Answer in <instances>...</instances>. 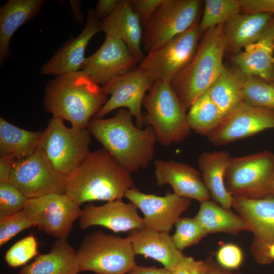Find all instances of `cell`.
<instances>
[{"label":"cell","instance_id":"21","mask_svg":"<svg viewBox=\"0 0 274 274\" xmlns=\"http://www.w3.org/2000/svg\"><path fill=\"white\" fill-rule=\"evenodd\" d=\"M127 237L135 255L153 259L171 271L185 256L176 247L169 233L146 227L129 231Z\"/></svg>","mask_w":274,"mask_h":274},{"label":"cell","instance_id":"31","mask_svg":"<svg viewBox=\"0 0 274 274\" xmlns=\"http://www.w3.org/2000/svg\"><path fill=\"white\" fill-rule=\"evenodd\" d=\"M224 117L208 91L197 98L187 112L190 129L207 136L218 126Z\"/></svg>","mask_w":274,"mask_h":274},{"label":"cell","instance_id":"8","mask_svg":"<svg viewBox=\"0 0 274 274\" xmlns=\"http://www.w3.org/2000/svg\"><path fill=\"white\" fill-rule=\"evenodd\" d=\"M90 136L87 128L67 127L62 119L52 117L43 130L40 147L54 167L68 176L91 152Z\"/></svg>","mask_w":274,"mask_h":274},{"label":"cell","instance_id":"42","mask_svg":"<svg viewBox=\"0 0 274 274\" xmlns=\"http://www.w3.org/2000/svg\"><path fill=\"white\" fill-rule=\"evenodd\" d=\"M172 272L174 274H206L204 262L185 256Z\"/></svg>","mask_w":274,"mask_h":274},{"label":"cell","instance_id":"37","mask_svg":"<svg viewBox=\"0 0 274 274\" xmlns=\"http://www.w3.org/2000/svg\"><path fill=\"white\" fill-rule=\"evenodd\" d=\"M33 226V222L23 210L11 215H0V246L21 231Z\"/></svg>","mask_w":274,"mask_h":274},{"label":"cell","instance_id":"1","mask_svg":"<svg viewBox=\"0 0 274 274\" xmlns=\"http://www.w3.org/2000/svg\"><path fill=\"white\" fill-rule=\"evenodd\" d=\"M128 110L119 109L110 118L93 117L87 129L130 174L145 168L152 160L156 136L153 128L135 126Z\"/></svg>","mask_w":274,"mask_h":274},{"label":"cell","instance_id":"41","mask_svg":"<svg viewBox=\"0 0 274 274\" xmlns=\"http://www.w3.org/2000/svg\"><path fill=\"white\" fill-rule=\"evenodd\" d=\"M240 13L274 15V0H240Z\"/></svg>","mask_w":274,"mask_h":274},{"label":"cell","instance_id":"33","mask_svg":"<svg viewBox=\"0 0 274 274\" xmlns=\"http://www.w3.org/2000/svg\"><path fill=\"white\" fill-rule=\"evenodd\" d=\"M243 96L247 103L274 110V83L256 76H245Z\"/></svg>","mask_w":274,"mask_h":274},{"label":"cell","instance_id":"22","mask_svg":"<svg viewBox=\"0 0 274 274\" xmlns=\"http://www.w3.org/2000/svg\"><path fill=\"white\" fill-rule=\"evenodd\" d=\"M142 28L130 0H120L112 14L100 22V31L124 42L140 63L145 57L141 49Z\"/></svg>","mask_w":274,"mask_h":274},{"label":"cell","instance_id":"45","mask_svg":"<svg viewBox=\"0 0 274 274\" xmlns=\"http://www.w3.org/2000/svg\"><path fill=\"white\" fill-rule=\"evenodd\" d=\"M172 271L164 267L136 265L128 274H172Z\"/></svg>","mask_w":274,"mask_h":274},{"label":"cell","instance_id":"12","mask_svg":"<svg viewBox=\"0 0 274 274\" xmlns=\"http://www.w3.org/2000/svg\"><path fill=\"white\" fill-rule=\"evenodd\" d=\"M23 211L39 230L61 238H67L82 209L65 194L50 193L28 199Z\"/></svg>","mask_w":274,"mask_h":274},{"label":"cell","instance_id":"4","mask_svg":"<svg viewBox=\"0 0 274 274\" xmlns=\"http://www.w3.org/2000/svg\"><path fill=\"white\" fill-rule=\"evenodd\" d=\"M225 50L224 24L211 28L204 32L190 62L170 83L186 111L225 70Z\"/></svg>","mask_w":274,"mask_h":274},{"label":"cell","instance_id":"44","mask_svg":"<svg viewBox=\"0 0 274 274\" xmlns=\"http://www.w3.org/2000/svg\"><path fill=\"white\" fill-rule=\"evenodd\" d=\"M18 159L10 156L0 157V182H9L10 177Z\"/></svg>","mask_w":274,"mask_h":274},{"label":"cell","instance_id":"25","mask_svg":"<svg viewBox=\"0 0 274 274\" xmlns=\"http://www.w3.org/2000/svg\"><path fill=\"white\" fill-rule=\"evenodd\" d=\"M43 0H9L0 8V63L10 56V44L15 31L34 18L43 8Z\"/></svg>","mask_w":274,"mask_h":274},{"label":"cell","instance_id":"28","mask_svg":"<svg viewBox=\"0 0 274 274\" xmlns=\"http://www.w3.org/2000/svg\"><path fill=\"white\" fill-rule=\"evenodd\" d=\"M200 203L195 218L208 234L223 232L235 235L242 231H250L245 220L230 209L224 208L211 199Z\"/></svg>","mask_w":274,"mask_h":274},{"label":"cell","instance_id":"40","mask_svg":"<svg viewBox=\"0 0 274 274\" xmlns=\"http://www.w3.org/2000/svg\"><path fill=\"white\" fill-rule=\"evenodd\" d=\"M251 252L255 260L262 264L274 262V242H259L253 241Z\"/></svg>","mask_w":274,"mask_h":274},{"label":"cell","instance_id":"29","mask_svg":"<svg viewBox=\"0 0 274 274\" xmlns=\"http://www.w3.org/2000/svg\"><path fill=\"white\" fill-rule=\"evenodd\" d=\"M43 131H32L17 127L0 118V154L18 160L26 158L40 148Z\"/></svg>","mask_w":274,"mask_h":274},{"label":"cell","instance_id":"18","mask_svg":"<svg viewBox=\"0 0 274 274\" xmlns=\"http://www.w3.org/2000/svg\"><path fill=\"white\" fill-rule=\"evenodd\" d=\"M100 31L99 19L89 9L85 27L79 35L70 39L42 66L41 73L55 76L81 70L86 48L91 38Z\"/></svg>","mask_w":274,"mask_h":274},{"label":"cell","instance_id":"34","mask_svg":"<svg viewBox=\"0 0 274 274\" xmlns=\"http://www.w3.org/2000/svg\"><path fill=\"white\" fill-rule=\"evenodd\" d=\"M175 225L176 230L172 239L176 247L181 252L198 243L208 234L195 217H180Z\"/></svg>","mask_w":274,"mask_h":274},{"label":"cell","instance_id":"43","mask_svg":"<svg viewBox=\"0 0 274 274\" xmlns=\"http://www.w3.org/2000/svg\"><path fill=\"white\" fill-rule=\"evenodd\" d=\"M120 0H100L98 2L95 14L98 19L109 17L117 8Z\"/></svg>","mask_w":274,"mask_h":274},{"label":"cell","instance_id":"26","mask_svg":"<svg viewBox=\"0 0 274 274\" xmlns=\"http://www.w3.org/2000/svg\"><path fill=\"white\" fill-rule=\"evenodd\" d=\"M231 157L226 151L206 152L198 157L202 181L214 201L227 209L232 206L233 196L228 191L225 176Z\"/></svg>","mask_w":274,"mask_h":274},{"label":"cell","instance_id":"15","mask_svg":"<svg viewBox=\"0 0 274 274\" xmlns=\"http://www.w3.org/2000/svg\"><path fill=\"white\" fill-rule=\"evenodd\" d=\"M138 62L124 42L106 36L98 49L86 57L81 70L102 87L133 71Z\"/></svg>","mask_w":274,"mask_h":274},{"label":"cell","instance_id":"11","mask_svg":"<svg viewBox=\"0 0 274 274\" xmlns=\"http://www.w3.org/2000/svg\"><path fill=\"white\" fill-rule=\"evenodd\" d=\"M67 177L54 167L40 147L29 156L17 160L9 182L29 199L50 193L65 194Z\"/></svg>","mask_w":274,"mask_h":274},{"label":"cell","instance_id":"2","mask_svg":"<svg viewBox=\"0 0 274 274\" xmlns=\"http://www.w3.org/2000/svg\"><path fill=\"white\" fill-rule=\"evenodd\" d=\"M133 185L131 174L103 148L91 152L68 176L65 194L80 206L95 200L122 199Z\"/></svg>","mask_w":274,"mask_h":274},{"label":"cell","instance_id":"14","mask_svg":"<svg viewBox=\"0 0 274 274\" xmlns=\"http://www.w3.org/2000/svg\"><path fill=\"white\" fill-rule=\"evenodd\" d=\"M271 128H274V110L243 101L207 137L213 145L222 146Z\"/></svg>","mask_w":274,"mask_h":274},{"label":"cell","instance_id":"36","mask_svg":"<svg viewBox=\"0 0 274 274\" xmlns=\"http://www.w3.org/2000/svg\"><path fill=\"white\" fill-rule=\"evenodd\" d=\"M28 199L11 182H0V215H9L23 211Z\"/></svg>","mask_w":274,"mask_h":274},{"label":"cell","instance_id":"6","mask_svg":"<svg viewBox=\"0 0 274 274\" xmlns=\"http://www.w3.org/2000/svg\"><path fill=\"white\" fill-rule=\"evenodd\" d=\"M80 271L95 274H127L136 265L129 238L95 230L76 251Z\"/></svg>","mask_w":274,"mask_h":274},{"label":"cell","instance_id":"7","mask_svg":"<svg viewBox=\"0 0 274 274\" xmlns=\"http://www.w3.org/2000/svg\"><path fill=\"white\" fill-rule=\"evenodd\" d=\"M274 153L263 150L232 157L226 169L225 182L233 197L257 198L274 193Z\"/></svg>","mask_w":274,"mask_h":274},{"label":"cell","instance_id":"39","mask_svg":"<svg viewBox=\"0 0 274 274\" xmlns=\"http://www.w3.org/2000/svg\"><path fill=\"white\" fill-rule=\"evenodd\" d=\"M163 0H130L133 12L138 16L142 28H144L153 16Z\"/></svg>","mask_w":274,"mask_h":274},{"label":"cell","instance_id":"16","mask_svg":"<svg viewBox=\"0 0 274 274\" xmlns=\"http://www.w3.org/2000/svg\"><path fill=\"white\" fill-rule=\"evenodd\" d=\"M125 197L141 210L146 227L166 233H169L191 203L190 199L174 193L159 196L142 192L134 187L126 191Z\"/></svg>","mask_w":274,"mask_h":274},{"label":"cell","instance_id":"5","mask_svg":"<svg viewBox=\"0 0 274 274\" xmlns=\"http://www.w3.org/2000/svg\"><path fill=\"white\" fill-rule=\"evenodd\" d=\"M144 124L154 129L157 141L166 146L184 140L190 134L187 111L170 83L155 81L144 98Z\"/></svg>","mask_w":274,"mask_h":274},{"label":"cell","instance_id":"20","mask_svg":"<svg viewBox=\"0 0 274 274\" xmlns=\"http://www.w3.org/2000/svg\"><path fill=\"white\" fill-rule=\"evenodd\" d=\"M274 16L261 37L232 58L245 76H256L274 83Z\"/></svg>","mask_w":274,"mask_h":274},{"label":"cell","instance_id":"47","mask_svg":"<svg viewBox=\"0 0 274 274\" xmlns=\"http://www.w3.org/2000/svg\"><path fill=\"white\" fill-rule=\"evenodd\" d=\"M204 262L206 274H228L215 266V264L211 258L208 259Z\"/></svg>","mask_w":274,"mask_h":274},{"label":"cell","instance_id":"17","mask_svg":"<svg viewBox=\"0 0 274 274\" xmlns=\"http://www.w3.org/2000/svg\"><path fill=\"white\" fill-rule=\"evenodd\" d=\"M138 209L132 202L125 203L122 199L108 201L98 206L90 203L82 209L79 218L80 227L85 229L100 226L116 233L146 228Z\"/></svg>","mask_w":274,"mask_h":274},{"label":"cell","instance_id":"10","mask_svg":"<svg viewBox=\"0 0 274 274\" xmlns=\"http://www.w3.org/2000/svg\"><path fill=\"white\" fill-rule=\"evenodd\" d=\"M201 35L197 21L184 32L148 53L138 68L146 72L154 82L170 83L192 59Z\"/></svg>","mask_w":274,"mask_h":274},{"label":"cell","instance_id":"32","mask_svg":"<svg viewBox=\"0 0 274 274\" xmlns=\"http://www.w3.org/2000/svg\"><path fill=\"white\" fill-rule=\"evenodd\" d=\"M201 20L199 23L201 32L227 22L240 13V0H206Z\"/></svg>","mask_w":274,"mask_h":274},{"label":"cell","instance_id":"38","mask_svg":"<svg viewBox=\"0 0 274 274\" xmlns=\"http://www.w3.org/2000/svg\"><path fill=\"white\" fill-rule=\"evenodd\" d=\"M218 264L223 268L233 269L238 268L244 260L241 248L236 244L227 243L222 245L216 253Z\"/></svg>","mask_w":274,"mask_h":274},{"label":"cell","instance_id":"48","mask_svg":"<svg viewBox=\"0 0 274 274\" xmlns=\"http://www.w3.org/2000/svg\"><path fill=\"white\" fill-rule=\"evenodd\" d=\"M273 192H274V181H273Z\"/></svg>","mask_w":274,"mask_h":274},{"label":"cell","instance_id":"19","mask_svg":"<svg viewBox=\"0 0 274 274\" xmlns=\"http://www.w3.org/2000/svg\"><path fill=\"white\" fill-rule=\"evenodd\" d=\"M156 185H170L179 196L193 199L200 203L210 199L200 174L191 166L173 160H156L154 162Z\"/></svg>","mask_w":274,"mask_h":274},{"label":"cell","instance_id":"35","mask_svg":"<svg viewBox=\"0 0 274 274\" xmlns=\"http://www.w3.org/2000/svg\"><path fill=\"white\" fill-rule=\"evenodd\" d=\"M38 255V242L34 235H29L15 243L6 252L5 259L12 267L26 264Z\"/></svg>","mask_w":274,"mask_h":274},{"label":"cell","instance_id":"9","mask_svg":"<svg viewBox=\"0 0 274 274\" xmlns=\"http://www.w3.org/2000/svg\"><path fill=\"white\" fill-rule=\"evenodd\" d=\"M199 0H163L144 27L142 44L149 52L184 32L197 21Z\"/></svg>","mask_w":274,"mask_h":274},{"label":"cell","instance_id":"3","mask_svg":"<svg viewBox=\"0 0 274 274\" xmlns=\"http://www.w3.org/2000/svg\"><path fill=\"white\" fill-rule=\"evenodd\" d=\"M107 95L100 86L80 70L51 79L45 87L44 106L53 117L86 129L108 100Z\"/></svg>","mask_w":274,"mask_h":274},{"label":"cell","instance_id":"24","mask_svg":"<svg viewBox=\"0 0 274 274\" xmlns=\"http://www.w3.org/2000/svg\"><path fill=\"white\" fill-rule=\"evenodd\" d=\"M274 15L240 13L224 24L226 50L237 54L257 42L267 28Z\"/></svg>","mask_w":274,"mask_h":274},{"label":"cell","instance_id":"46","mask_svg":"<svg viewBox=\"0 0 274 274\" xmlns=\"http://www.w3.org/2000/svg\"><path fill=\"white\" fill-rule=\"evenodd\" d=\"M70 7L73 13L74 18L77 22L81 23L83 21L84 16L81 12L80 1L71 0L70 1Z\"/></svg>","mask_w":274,"mask_h":274},{"label":"cell","instance_id":"49","mask_svg":"<svg viewBox=\"0 0 274 274\" xmlns=\"http://www.w3.org/2000/svg\"><path fill=\"white\" fill-rule=\"evenodd\" d=\"M172 274H174L173 272H172Z\"/></svg>","mask_w":274,"mask_h":274},{"label":"cell","instance_id":"23","mask_svg":"<svg viewBox=\"0 0 274 274\" xmlns=\"http://www.w3.org/2000/svg\"><path fill=\"white\" fill-rule=\"evenodd\" d=\"M232 207L249 225L253 241L274 242V193L257 198L233 197Z\"/></svg>","mask_w":274,"mask_h":274},{"label":"cell","instance_id":"30","mask_svg":"<svg viewBox=\"0 0 274 274\" xmlns=\"http://www.w3.org/2000/svg\"><path fill=\"white\" fill-rule=\"evenodd\" d=\"M245 79V76L237 68L232 70L225 67L208 90L224 117L243 101Z\"/></svg>","mask_w":274,"mask_h":274},{"label":"cell","instance_id":"27","mask_svg":"<svg viewBox=\"0 0 274 274\" xmlns=\"http://www.w3.org/2000/svg\"><path fill=\"white\" fill-rule=\"evenodd\" d=\"M76 251L67 238H56L51 250L39 255L18 274H78L80 272Z\"/></svg>","mask_w":274,"mask_h":274},{"label":"cell","instance_id":"50","mask_svg":"<svg viewBox=\"0 0 274 274\" xmlns=\"http://www.w3.org/2000/svg\"><path fill=\"white\" fill-rule=\"evenodd\" d=\"M128 274V273H127Z\"/></svg>","mask_w":274,"mask_h":274},{"label":"cell","instance_id":"13","mask_svg":"<svg viewBox=\"0 0 274 274\" xmlns=\"http://www.w3.org/2000/svg\"><path fill=\"white\" fill-rule=\"evenodd\" d=\"M153 83L146 72L139 68L114 79L102 87L111 96L94 117L104 118L116 109L126 108L134 117L136 126L142 128L144 124L142 105Z\"/></svg>","mask_w":274,"mask_h":274}]
</instances>
